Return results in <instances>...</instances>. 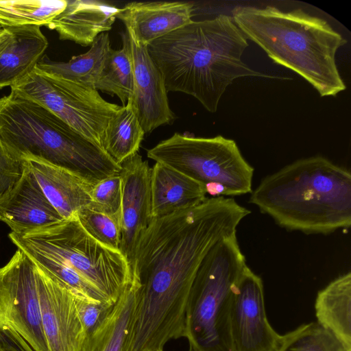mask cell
I'll list each match as a JSON object with an SVG mask.
<instances>
[{"label":"cell","instance_id":"d4e9b609","mask_svg":"<svg viewBox=\"0 0 351 351\" xmlns=\"http://www.w3.org/2000/svg\"><path fill=\"white\" fill-rule=\"evenodd\" d=\"M66 4L67 0H0V27L47 26Z\"/></svg>","mask_w":351,"mask_h":351},{"label":"cell","instance_id":"4dcf8cb0","mask_svg":"<svg viewBox=\"0 0 351 351\" xmlns=\"http://www.w3.org/2000/svg\"><path fill=\"white\" fill-rule=\"evenodd\" d=\"M75 302L86 337L91 334L108 317L116 303L112 301L91 300L77 293Z\"/></svg>","mask_w":351,"mask_h":351},{"label":"cell","instance_id":"2e32d148","mask_svg":"<svg viewBox=\"0 0 351 351\" xmlns=\"http://www.w3.org/2000/svg\"><path fill=\"white\" fill-rule=\"evenodd\" d=\"M22 160L63 219L77 217L80 211L89 206L93 185L73 172L44 159L27 156Z\"/></svg>","mask_w":351,"mask_h":351},{"label":"cell","instance_id":"e0dca14e","mask_svg":"<svg viewBox=\"0 0 351 351\" xmlns=\"http://www.w3.org/2000/svg\"><path fill=\"white\" fill-rule=\"evenodd\" d=\"M193 5L183 1L131 2L116 18L136 41L148 46L154 40L192 21Z\"/></svg>","mask_w":351,"mask_h":351},{"label":"cell","instance_id":"836d02e7","mask_svg":"<svg viewBox=\"0 0 351 351\" xmlns=\"http://www.w3.org/2000/svg\"><path fill=\"white\" fill-rule=\"evenodd\" d=\"M12 39V34L9 28L0 29V54L8 45Z\"/></svg>","mask_w":351,"mask_h":351},{"label":"cell","instance_id":"d590c367","mask_svg":"<svg viewBox=\"0 0 351 351\" xmlns=\"http://www.w3.org/2000/svg\"><path fill=\"white\" fill-rule=\"evenodd\" d=\"M1 28H2V27H0V29H1Z\"/></svg>","mask_w":351,"mask_h":351},{"label":"cell","instance_id":"1f68e13d","mask_svg":"<svg viewBox=\"0 0 351 351\" xmlns=\"http://www.w3.org/2000/svg\"><path fill=\"white\" fill-rule=\"evenodd\" d=\"M24 169L23 160L12 155L0 140V196L19 180Z\"/></svg>","mask_w":351,"mask_h":351},{"label":"cell","instance_id":"7a4b0ae2","mask_svg":"<svg viewBox=\"0 0 351 351\" xmlns=\"http://www.w3.org/2000/svg\"><path fill=\"white\" fill-rule=\"evenodd\" d=\"M247 38L232 16L192 21L147 46L160 69L167 92L193 96L215 112L222 95L236 79L271 77L242 60Z\"/></svg>","mask_w":351,"mask_h":351},{"label":"cell","instance_id":"277c9868","mask_svg":"<svg viewBox=\"0 0 351 351\" xmlns=\"http://www.w3.org/2000/svg\"><path fill=\"white\" fill-rule=\"evenodd\" d=\"M232 14L247 39L274 62L303 77L321 97L346 88L335 56L347 41L326 21L302 9L284 12L271 5L237 6Z\"/></svg>","mask_w":351,"mask_h":351},{"label":"cell","instance_id":"ac0fdd59","mask_svg":"<svg viewBox=\"0 0 351 351\" xmlns=\"http://www.w3.org/2000/svg\"><path fill=\"white\" fill-rule=\"evenodd\" d=\"M120 8L93 0H67L65 9L47 25L59 38L84 47L91 45L100 34L108 32Z\"/></svg>","mask_w":351,"mask_h":351},{"label":"cell","instance_id":"9a60e30c","mask_svg":"<svg viewBox=\"0 0 351 351\" xmlns=\"http://www.w3.org/2000/svg\"><path fill=\"white\" fill-rule=\"evenodd\" d=\"M62 219L25 166L19 180L0 196V221L15 234L23 235Z\"/></svg>","mask_w":351,"mask_h":351},{"label":"cell","instance_id":"ba28073f","mask_svg":"<svg viewBox=\"0 0 351 351\" xmlns=\"http://www.w3.org/2000/svg\"><path fill=\"white\" fill-rule=\"evenodd\" d=\"M147 156L199 182L213 197L252 191L254 168L236 142L221 135L203 138L175 133L149 149Z\"/></svg>","mask_w":351,"mask_h":351},{"label":"cell","instance_id":"9c48e42d","mask_svg":"<svg viewBox=\"0 0 351 351\" xmlns=\"http://www.w3.org/2000/svg\"><path fill=\"white\" fill-rule=\"evenodd\" d=\"M10 87L11 93L46 107L103 149L106 128L121 108L106 101L93 88L36 67Z\"/></svg>","mask_w":351,"mask_h":351},{"label":"cell","instance_id":"44dd1931","mask_svg":"<svg viewBox=\"0 0 351 351\" xmlns=\"http://www.w3.org/2000/svg\"><path fill=\"white\" fill-rule=\"evenodd\" d=\"M138 286L132 278L108 317L86 336L80 351H123L134 319Z\"/></svg>","mask_w":351,"mask_h":351},{"label":"cell","instance_id":"83f0119b","mask_svg":"<svg viewBox=\"0 0 351 351\" xmlns=\"http://www.w3.org/2000/svg\"><path fill=\"white\" fill-rule=\"evenodd\" d=\"M14 245L32 261L51 272L78 295L95 301H112L77 271L60 261L26 245L19 243Z\"/></svg>","mask_w":351,"mask_h":351},{"label":"cell","instance_id":"30bf717a","mask_svg":"<svg viewBox=\"0 0 351 351\" xmlns=\"http://www.w3.org/2000/svg\"><path fill=\"white\" fill-rule=\"evenodd\" d=\"M19 335L32 351H49L44 335L35 263L17 249L0 267V328Z\"/></svg>","mask_w":351,"mask_h":351},{"label":"cell","instance_id":"7c38bea8","mask_svg":"<svg viewBox=\"0 0 351 351\" xmlns=\"http://www.w3.org/2000/svg\"><path fill=\"white\" fill-rule=\"evenodd\" d=\"M34 263L42 325L49 351H80L86 335L76 306V293Z\"/></svg>","mask_w":351,"mask_h":351},{"label":"cell","instance_id":"d6986e66","mask_svg":"<svg viewBox=\"0 0 351 351\" xmlns=\"http://www.w3.org/2000/svg\"><path fill=\"white\" fill-rule=\"evenodd\" d=\"M203 185L159 162L151 171L152 215L160 218L196 206L206 197Z\"/></svg>","mask_w":351,"mask_h":351},{"label":"cell","instance_id":"4fadbf2b","mask_svg":"<svg viewBox=\"0 0 351 351\" xmlns=\"http://www.w3.org/2000/svg\"><path fill=\"white\" fill-rule=\"evenodd\" d=\"M151 171L138 153L121 164L122 182L120 252L131 265L139 238L152 219Z\"/></svg>","mask_w":351,"mask_h":351},{"label":"cell","instance_id":"e575fe53","mask_svg":"<svg viewBox=\"0 0 351 351\" xmlns=\"http://www.w3.org/2000/svg\"><path fill=\"white\" fill-rule=\"evenodd\" d=\"M189 351H193V350H191V349H189Z\"/></svg>","mask_w":351,"mask_h":351},{"label":"cell","instance_id":"4316f807","mask_svg":"<svg viewBox=\"0 0 351 351\" xmlns=\"http://www.w3.org/2000/svg\"><path fill=\"white\" fill-rule=\"evenodd\" d=\"M276 351H351L318 322H310L281 335Z\"/></svg>","mask_w":351,"mask_h":351},{"label":"cell","instance_id":"8fae6325","mask_svg":"<svg viewBox=\"0 0 351 351\" xmlns=\"http://www.w3.org/2000/svg\"><path fill=\"white\" fill-rule=\"evenodd\" d=\"M234 351H276L281 335L266 315L262 279L247 265L234 287L230 310Z\"/></svg>","mask_w":351,"mask_h":351},{"label":"cell","instance_id":"5bb4252c","mask_svg":"<svg viewBox=\"0 0 351 351\" xmlns=\"http://www.w3.org/2000/svg\"><path fill=\"white\" fill-rule=\"evenodd\" d=\"M134 77L130 98L145 133L174 120L163 76L150 56L147 46L138 43L125 29Z\"/></svg>","mask_w":351,"mask_h":351},{"label":"cell","instance_id":"f1b7e54d","mask_svg":"<svg viewBox=\"0 0 351 351\" xmlns=\"http://www.w3.org/2000/svg\"><path fill=\"white\" fill-rule=\"evenodd\" d=\"M84 229L104 246L120 252L121 218L111 217L86 208L77 214Z\"/></svg>","mask_w":351,"mask_h":351},{"label":"cell","instance_id":"8992f818","mask_svg":"<svg viewBox=\"0 0 351 351\" xmlns=\"http://www.w3.org/2000/svg\"><path fill=\"white\" fill-rule=\"evenodd\" d=\"M234 233L216 243L201 263L185 313L184 338L193 351H234L230 327L232 291L246 266Z\"/></svg>","mask_w":351,"mask_h":351},{"label":"cell","instance_id":"3957f363","mask_svg":"<svg viewBox=\"0 0 351 351\" xmlns=\"http://www.w3.org/2000/svg\"><path fill=\"white\" fill-rule=\"evenodd\" d=\"M250 203L280 226L330 234L351 224V174L322 156L299 159L265 177Z\"/></svg>","mask_w":351,"mask_h":351},{"label":"cell","instance_id":"cb8c5ba5","mask_svg":"<svg viewBox=\"0 0 351 351\" xmlns=\"http://www.w3.org/2000/svg\"><path fill=\"white\" fill-rule=\"evenodd\" d=\"M145 134L130 99L109 121L104 133V149L121 165L137 153Z\"/></svg>","mask_w":351,"mask_h":351},{"label":"cell","instance_id":"484cf974","mask_svg":"<svg viewBox=\"0 0 351 351\" xmlns=\"http://www.w3.org/2000/svg\"><path fill=\"white\" fill-rule=\"evenodd\" d=\"M121 38L122 47L111 49L95 89L117 95L125 106L133 94L134 77L125 31Z\"/></svg>","mask_w":351,"mask_h":351},{"label":"cell","instance_id":"7402d4cb","mask_svg":"<svg viewBox=\"0 0 351 351\" xmlns=\"http://www.w3.org/2000/svg\"><path fill=\"white\" fill-rule=\"evenodd\" d=\"M317 322L351 350V273L339 276L318 291Z\"/></svg>","mask_w":351,"mask_h":351},{"label":"cell","instance_id":"603a6c76","mask_svg":"<svg viewBox=\"0 0 351 351\" xmlns=\"http://www.w3.org/2000/svg\"><path fill=\"white\" fill-rule=\"evenodd\" d=\"M111 49L109 34L104 32L97 36L87 52L73 56L68 62L43 57L35 67L95 88Z\"/></svg>","mask_w":351,"mask_h":351},{"label":"cell","instance_id":"6da1fadb","mask_svg":"<svg viewBox=\"0 0 351 351\" xmlns=\"http://www.w3.org/2000/svg\"><path fill=\"white\" fill-rule=\"evenodd\" d=\"M250 213L234 198L221 196L153 218L138 239L130 265L132 278L138 285L141 313L158 323L184 319L204 258L216 243L236 233Z\"/></svg>","mask_w":351,"mask_h":351},{"label":"cell","instance_id":"d6a6232c","mask_svg":"<svg viewBox=\"0 0 351 351\" xmlns=\"http://www.w3.org/2000/svg\"><path fill=\"white\" fill-rule=\"evenodd\" d=\"M0 351H32L25 341L13 330L0 328Z\"/></svg>","mask_w":351,"mask_h":351},{"label":"cell","instance_id":"f546056e","mask_svg":"<svg viewBox=\"0 0 351 351\" xmlns=\"http://www.w3.org/2000/svg\"><path fill=\"white\" fill-rule=\"evenodd\" d=\"M92 202L88 208L121 218L122 182L120 174L107 178L93 186Z\"/></svg>","mask_w":351,"mask_h":351},{"label":"cell","instance_id":"ffe728a7","mask_svg":"<svg viewBox=\"0 0 351 351\" xmlns=\"http://www.w3.org/2000/svg\"><path fill=\"white\" fill-rule=\"evenodd\" d=\"M9 29L12 39L0 54V88L12 86L30 72L43 58L49 45L39 25Z\"/></svg>","mask_w":351,"mask_h":351},{"label":"cell","instance_id":"5b68a950","mask_svg":"<svg viewBox=\"0 0 351 351\" xmlns=\"http://www.w3.org/2000/svg\"><path fill=\"white\" fill-rule=\"evenodd\" d=\"M0 140L14 157L44 159L92 185L119 174L118 165L41 104L12 93L0 97Z\"/></svg>","mask_w":351,"mask_h":351},{"label":"cell","instance_id":"52a82bcc","mask_svg":"<svg viewBox=\"0 0 351 351\" xmlns=\"http://www.w3.org/2000/svg\"><path fill=\"white\" fill-rule=\"evenodd\" d=\"M13 244L45 252L72 267L110 300L116 302L132 274L128 259L93 238L77 217L32 230L23 235L10 232Z\"/></svg>","mask_w":351,"mask_h":351}]
</instances>
